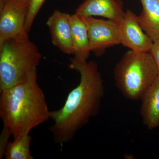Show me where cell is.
Returning <instances> with one entry per match:
<instances>
[{"instance_id": "15", "label": "cell", "mask_w": 159, "mask_h": 159, "mask_svg": "<svg viewBox=\"0 0 159 159\" xmlns=\"http://www.w3.org/2000/svg\"><path fill=\"white\" fill-rule=\"evenodd\" d=\"M11 134L9 132V131L7 129L3 127V129L2 131L1 135V144H0V158H2L4 156V152L5 149L7 146V144L9 143V137Z\"/></svg>"}, {"instance_id": "1", "label": "cell", "mask_w": 159, "mask_h": 159, "mask_svg": "<svg viewBox=\"0 0 159 159\" xmlns=\"http://www.w3.org/2000/svg\"><path fill=\"white\" fill-rule=\"evenodd\" d=\"M69 67L79 73V84L69 93L61 108L50 111L54 123L49 130L59 145L72 141L77 132L97 116L105 92L97 63L72 58Z\"/></svg>"}, {"instance_id": "6", "label": "cell", "mask_w": 159, "mask_h": 159, "mask_svg": "<svg viewBox=\"0 0 159 159\" xmlns=\"http://www.w3.org/2000/svg\"><path fill=\"white\" fill-rule=\"evenodd\" d=\"M30 2V0H0V44L27 32L25 23Z\"/></svg>"}, {"instance_id": "13", "label": "cell", "mask_w": 159, "mask_h": 159, "mask_svg": "<svg viewBox=\"0 0 159 159\" xmlns=\"http://www.w3.org/2000/svg\"><path fill=\"white\" fill-rule=\"evenodd\" d=\"M32 137L25 135L14 139L9 142L5 149L4 156L6 159H33L30 152Z\"/></svg>"}, {"instance_id": "2", "label": "cell", "mask_w": 159, "mask_h": 159, "mask_svg": "<svg viewBox=\"0 0 159 159\" xmlns=\"http://www.w3.org/2000/svg\"><path fill=\"white\" fill-rule=\"evenodd\" d=\"M0 116L14 137L28 134L48 121L50 111L37 82V71L25 82L0 91Z\"/></svg>"}, {"instance_id": "8", "label": "cell", "mask_w": 159, "mask_h": 159, "mask_svg": "<svg viewBox=\"0 0 159 159\" xmlns=\"http://www.w3.org/2000/svg\"><path fill=\"white\" fill-rule=\"evenodd\" d=\"M70 16L59 10H55L48 19L46 25L50 31L53 44L65 54H73Z\"/></svg>"}, {"instance_id": "14", "label": "cell", "mask_w": 159, "mask_h": 159, "mask_svg": "<svg viewBox=\"0 0 159 159\" xmlns=\"http://www.w3.org/2000/svg\"><path fill=\"white\" fill-rule=\"evenodd\" d=\"M46 0H30L28 15L25 23L26 32L29 33L31 30L35 17Z\"/></svg>"}, {"instance_id": "10", "label": "cell", "mask_w": 159, "mask_h": 159, "mask_svg": "<svg viewBox=\"0 0 159 159\" xmlns=\"http://www.w3.org/2000/svg\"><path fill=\"white\" fill-rule=\"evenodd\" d=\"M73 42V59L87 61L91 52L87 28L81 16L75 14L70 16Z\"/></svg>"}, {"instance_id": "7", "label": "cell", "mask_w": 159, "mask_h": 159, "mask_svg": "<svg viewBox=\"0 0 159 159\" xmlns=\"http://www.w3.org/2000/svg\"><path fill=\"white\" fill-rule=\"evenodd\" d=\"M121 44L139 52H149L153 42L143 31L137 16L130 10L125 12L120 24Z\"/></svg>"}, {"instance_id": "11", "label": "cell", "mask_w": 159, "mask_h": 159, "mask_svg": "<svg viewBox=\"0 0 159 159\" xmlns=\"http://www.w3.org/2000/svg\"><path fill=\"white\" fill-rule=\"evenodd\" d=\"M140 114L148 129L159 126V76L141 99Z\"/></svg>"}, {"instance_id": "5", "label": "cell", "mask_w": 159, "mask_h": 159, "mask_svg": "<svg viewBox=\"0 0 159 159\" xmlns=\"http://www.w3.org/2000/svg\"><path fill=\"white\" fill-rule=\"evenodd\" d=\"M81 17L87 28L91 52L97 57L101 56L108 48L121 44L120 24L93 16Z\"/></svg>"}, {"instance_id": "16", "label": "cell", "mask_w": 159, "mask_h": 159, "mask_svg": "<svg viewBox=\"0 0 159 159\" xmlns=\"http://www.w3.org/2000/svg\"><path fill=\"white\" fill-rule=\"evenodd\" d=\"M149 53L151 55L155 63L159 76V39L153 42Z\"/></svg>"}, {"instance_id": "4", "label": "cell", "mask_w": 159, "mask_h": 159, "mask_svg": "<svg viewBox=\"0 0 159 159\" xmlns=\"http://www.w3.org/2000/svg\"><path fill=\"white\" fill-rule=\"evenodd\" d=\"M116 86L123 97L140 100L159 76L155 63L149 52L129 50L115 66Z\"/></svg>"}, {"instance_id": "9", "label": "cell", "mask_w": 159, "mask_h": 159, "mask_svg": "<svg viewBox=\"0 0 159 159\" xmlns=\"http://www.w3.org/2000/svg\"><path fill=\"white\" fill-rule=\"evenodd\" d=\"M125 12L116 0H85L75 11L80 16H102L120 24Z\"/></svg>"}, {"instance_id": "12", "label": "cell", "mask_w": 159, "mask_h": 159, "mask_svg": "<svg viewBox=\"0 0 159 159\" xmlns=\"http://www.w3.org/2000/svg\"><path fill=\"white\" fill-rule=\"evenodd\" d=\"M140 1L142 11L137 16L138 21L152 41H156L159 39V0Z\"/></svg>"}, {"instance_id": "3", "label": "cell", "mask_w": 159, "mask_h": 159, "mask_svg": "<svg viewBox=\"0 0 159 159\" xmlns=\"http://www.w3.org/2000/svg\"><path fill=\"white\" fill-rule=\"evenodd\" d=\"M41 58L27 32L5 41L0 44V91L27 81Z\"/></svg>"}]
</instances>
